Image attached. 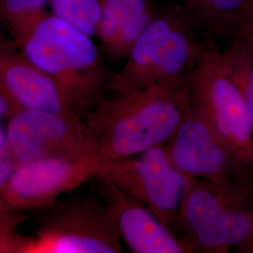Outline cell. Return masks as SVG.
I'll use <instances>...</instances> for the list:
<instances>
[{"label":"cell","mask_w":253,"mask_h":253,"mask_svg":"<svg viewBox=\"0 0 253 253\" xmlns=\"http://www.w3.org/2000/svg\"><path fill=\"white\" fill-rule=\"evenodd\" d=\"M100 165L97 154L17 164L0 193V206L20 212L50 208L64 193L96 177Z\"/></svg>","instance_id":"9"},{"label":"cell","mask_w":253,"mask_h":253,"mask_svg":"<svg viewBox=\"0 0 253 253\" xmlns=\"http://www.w3.org/2000/svg\"><path fill=\"white\" fill-rule=\"evenodd\" d=\"M165 146L179 172L211 184L226 206L253 207V163L217 135L190 106Z\"/></svg>","instance_id":"4"},{"label":"cell","mask_w":253,"mask_h":253,"mask_svg":"<svg viewBox=\"0 0 253 253\" xmlns=\"http://www.w3.org/2000/svg\"><path fill=\"white\" fill-rule=\"evenodd\" d=\"M188 94L190 107L237 153L253 163V118L212 40L200 43Z\"/></svg>","instance_id":"5"},{"label":"cell","mask_w":253,"mask_h":253,"mask_svg":"<svg viewBox=\"0 0 253 253\" xmlns=\"http://www.w3.org/2000/svg\"><path fill=\"white\" fill-rule=\"evenodd\" d=\"M9 148L16 164L56 157L98 155V144L84 118L18 109L8 118Z\"/></svg>","instance_id":"8"},{"label":"cell","mask_w":253,"mask_h":253,"mask_svg":"<svg viewBox=\"0 0 253 253\" xmlns=\"http://www.w3.org/2000/svg\"><path fill=\"white\" fill-rule=\"evenodd\" d=\"M100 171L171 228L190 178L175 168L165 144L123 159L101 162Z\"/></svg>","instance_id":"7"},{"label":"cell","mask_w":253,"mask_h":253,"mask_svg":"<svg viewBox=\"0 0 253 253\" xmlns=\"http://www.w3.org/2000/svg\"><path fill=\"white\" fill-rule=\"evenodd\" d=\"M172 232L188 253H227L226 205L207 181L190 178Z\"/></svg>","instance_id":"11"},{"label":"cell","mask_w":253,"mask_h":253,"mask_svg":"<svg viewBox=\"0 0 253 253\" xmlns=\"http://www.w3.org/2000/svg\"><path fill=\"white\" fill-rule=\"evenodd\" d=\"M253 6H252V9H251V11H250V13H249V16L247 17L246 19V21H245L244 23H243V25L241 26V27L238 28V30L236 31V32H238V31H240V30H244L246 28H249V27H253ZM235 32V33H236ZM234 34V35H235Z\"/></svg>","instance_id":"22"},{"label":"cell","mask_w":253,"mask_h":253,"mask_svg":"<svg viewBox=\"0 0 253 253\" xmlns=\"http://www.w3.org/2000/svg\"><path fill=\"white\" fill-rule=\"evenodd\" d=\"M234 36L242 37L246 39L253 40V26L249 28H246L244 30H240V31L236 32Z\"/></svg>","instance_id":"23"},{"label":"cell","mask_w":253,"mask_h":253,"mask_svg":"<svg viewBox=\"0 0 253 253\" xmlns=\"http://www.w3.org/2000/svg\"><path fill=\"white\" fill-rule=\"evenodd\" d=\"M50 12L92 38H96L101 17V0H50Z\"/></svg>","instance_id":"16"},{"label":"cell","mask_w":253,"mask_h":253,"mask_svg":"<svg viewBox=\"0 0 253 253\" xmlns=\"http://www.w3.org/2000/svg\"><path fill=\"white\" fill-rule=\"evenodd\" d=\"M188 84L103 92L84 115L98 144L100 163L166 144L187 115Z\"/></svg>","instance_id":"1"},{"label":"cell","mask_w":253,"mask_h":253,"mask_svg":"<svg viewBox=\"0 0 253 253\" xmlns=\"http://www.w3.org/2000/svg\"><path fill=\"white\" fill-rule=\"evenodd\" d=\"M193 28L183 10L159 9L136 40L122 69L109 76L104 92L188 84L201 43Z\"/></svg>","instance_id":"3"},{"label":"cell","mask_w":253,"mask_h":253,"mask_svg":"<svg viewBox=\"0 0 253 253\" xmlns=\"http://www.w3.org/2000/svg\"><path fill=\"white\" fill-rule=\"evenodd\" d=\"M221 59L230 78L242 94L253 121V40L234 36Z\"/></svg>","instance_id":"15"},{"label":"cell","mask_w":253,"mask_h":253,"mask_svg":"<svg viewBox=\"0 0 253 253\" xmlns=\"http://www.w3.org/2000/svg\"><path fill=\"white\" fill-rule=\"evenodd\" d=\"M25 220L22 212L0 206V253H26L32 236L19 233Z\"/></svg>","instance_id":"17"},{"label":"cell","mask_w":253,"mask_h":253,"mask_svg":"<svg viewBox=\"0 0 253 253\" xmlns=\"http://www.w3.org/2000/svg\"><path fill=\"white\" fill-rule=\"evenodd\" d=\"M183 11L194 27L211 38L235 34L243 25L253 0H181Z\"/></svg>","instance_id":"14"},{"label":"cell","mask_w":253,"mask_h":253,"mask_svg":"<svg viewBox=\"0 0 253 253\" xmlns=\"http://www.w3.org/2000/svg\"><path fill=\"white\" fill-rule=\"evenodd\" d=\"M0 92L18 109L84 118L86 110L63 86L22 54L13 42L0 40Z\"/></svg>","instance_id":"10"},{"label":"cell","mask_w":253,"mask_h":253,"mask_svg":"<svg viewBox=\"0 0 253 253\" xmlns=\"http://www.w3.org/2000/svg\"><path fill=\"white\" fill-rule=\"evenodd\" d=\"M17 110L18 108L0 92V120L4 118H9Z\"/></svg>","instance_id":"20"},{"label":"cell","mask_w":253,"mask_h":253,"mask_svg":"<svg viewBox=\"0 0 253 253\" xmlns=\"http://www.w3.org/2000/svg\"><path fill=\"white\" fill-rule=\"evenodd\" d=\"M237 252L243 253H253V236L250 238L244 244L241 245L236 249Z\"/></svg>","instance_id":"21"},{"label":"cell","mask_w":253,"mask_h":253,"mask_svg":"<svg viewBox=\"0 0 253 253\" xmlns=\"http://www.w3.org/2000/svg\"><path fill=\"white\" fill-rule=\"evenodd\" d=\"M50 0H0V18L12 31L47 11Z\"/></svg>","instance_id":"18"},{"label":"cell","mask_w":253,"mask_h":253,"mask_svg":"<svg viewBox=\"0 0 253 253\" xmlns=\"http://www.w3.org/2000/svg\"><path fill=\"white\" fill-rule=\"evenodd\" d=\"M10 33L19 51L86 111L103 94L109 76L92 37L48 10Z\"/></svg>","instance_id":"2"},{"label":"cell","mask_w":253,"mask_h":253,"mask_svg":"<svg viewBox=\"0 0 253 253\" xmlns=\"http://www.w3.org/2000/svg\"><path fill=\"white\" fill-rule=\"evenodd\" d=\"M16 165L9 148L6 128L0 125V193L7 185Z\"/></svg>","instance_id":"19"},{"label":"cell","mask_w":253,"mask_h":253,"mask_svg":"<svg viewBox=\"0 0 253 253\" xmlns=\"http://www.w3.org/2000/svg\"><path fill=\"white\" fill-rule=\"evenodd\" d=\"M26 253H123L122 239L103 201L84 198L48 208Z\"/></svg>","instance_id":"6"},{"label":"cell","mask_w":253,"mask_h":253,"mask_svg":"<svg viewBox=\"0 0 253 253\" xmlns=\"http://www.w3.org/2000/svg\"><path fill=\"white\" fill-rule=\"evenodd\" d=\"M101 4L96 38L112 61L126 59L136 40L159 9L149 0H101Z\"/></svg>","instance_id":"13"},{"label":"cell","mask_w":253,"mask_h":253,"mask_svg":"<svg viewBox=\"0 0 253 253\" xmlns=\"http://www.w3.org/2000/svg\"><path fill=\"white\" fill-rule=\"evenodd\" d=\"M103 202L122 241L134 253H188L185 246L163 221L144 205L127 196L99 170Z\"/></svg>","instance_id":"12"}]
</instances>
